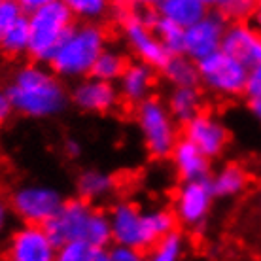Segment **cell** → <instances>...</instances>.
Here are the masks:
<instances>
[{
	"label": "cell",
	"instance_id": "44dd1931",
	"mask_svg": "<svg viewBox=\"0 0 261 261\" xmlns=\"http://www.w3.org/2000/svg\"><path fill=\"white\" fill-rule=\"evenodd\" d=\"M155 12L186 31L188 27L201 19L208 12V8L201 0H163Z\"/></svg>",
	"mask_w": 261,
	"mask_h": 261
},
{
	"label": "cell",
	"instance_id": "1f68e13d",
	"mask_svg": "<svg viewBox=\"0 0 261 261\" xmlns=\"http://www.w3.org/2000/svg\"><path fill=\"white\" fill-rule=\"evenodd\" d=\"M110 254L114 261H144V255L140 250L130 248V246H121V244H114L110 248Z\"/></svg>",
	"mask_w": 261,
	"mask_h": 261
},
{
	"label": "cell",
	"instance_id": "6da1fadb",
	"mask_svg": "<svg viewBox=\"0 0 261 261\" xmlns=\"http://www.w3.org/2000/svg\"><path fill=\"white\" fill-rule=\"evenodd\" d=\"M15 114L27 119H53L70 106V91L49 65L25 63L4 85Z\"/></svg>",
	"mask_w": 261,
	"mask_h": 261
},
{
	"label": "cell",
	"instance_id": "74e56055",
	"mask_svg": "<svg viewBox=\"0 0 261 261\" xmlns=\"http://www.w3.org/2000/svg\"><path fill=\"white\" fill-rule=\"evenodd\" d=\"M17 2H19V6L25 10V13H29V12H33V10H36V8L47 4V2H53V0H17Z\"/></svg>",
	"mask_w": 261,
	"mask_h": 261
},
{
	"label": "cell",
	"instance_id": "ac0fdd59",
	"mask_svg": "<svg viewBox=\"0 0 261 261\" xmlns=\"http://www.w3.org/2000/svg\"><path fill=\"white\" fill-rule=\"evenodd\" d=\"M165 105L174 121L184 127L193 118H197L201 112H204V95H202L201 85L170 87V91L167 93V98H165Z\"/></svg>",
	"mask_w": 261,
	"mask_h": 261
},
{
	"label": "cell",
	"instance_id": "9a60e30c",
	"mask_svg": "<svg viewBox=\"0 0 261 261\" xmlns=\"http://www.w3.org/2000/svg\"><path fill=\"white\" fill-rule=\"evenodd\" d=\"M222 51L241 61L244 66L254 68L261 63V33L252 23L233 21L225 31Z\"/></svg>",
	"mask_w": 261,
	"mask_h": 261
},
{
	"label": "cell",
	"instance_id": "83f0119b",
	"mask_svg": "<svg viewBox=\"0 0 261 261\" xmlns=\"http://www.w3.org/2000/svg\"><path fill=\"white\" fill-rule=\"evenodd\" d=\"M112 227L108 212L97 208L93 214L91 225H89V235H87V244L93 248H110L112 244Z\"/></svg>",
	"mask_w": 261,
	"mask_h": 261
},
{
	"label": "cell",
	"instance_id": "e0dca14e",
	"mask_svg": "<svg viewBox=\"0 0 261 261\" xmlns=\"http://www.w3.org/2000/svg\"><path fill=\"white\" fill-rule=\"evenodd\" d=\"M172 170L180 182H191V180H204L210 178V161L201 150H197L186 138H180L174 150L170 153Z\"/></svg>",
	"mask_w": 261,
	"mask_h": 261
},
{
	"label": "cell",
	"instance_id": "5b68a950",
	"mask_svg": "<svg viewBox=\"0 0 261 261\" xmlns=\"http://www.w3.org/2000/svg\"><path fill=\"white\" fill-rule=\"evenodd\" d=\"M116 23H118L119 34L123 38L125 46L135 55V59L153 66L155 70H161L170 55L159 42L151 27L150 12H138V10H130L119 4Z\"/></svg>",
	"mask_w": 261,
	"mask_h": 261
},
{
	"label": "cell",
	"instance_id": "4316f807",
	"mask_svg": "<svg viewBox=\"0 0 261 261\" xmlns=\"http://www.w3.org/2000/svg\"><path fill=\"white\" fill-rule=\"evenodd\" d=\"M184 252H186V237L180 229L172 231L169 235L153 244L150 248L148 261H182Z\"/></svg>",
	"mask_w": 261,
	"mask_h": 261
},
{
	"label": "cell",
	"instance_id": "ab89813d",
	"mask_svg": "<svg viewBox=\"0 0 261 261\" xmlns=\"http://www.w3.org/2000/svg\"><path fill=\"white\" fill-rule=\"evenodd\" d=\"M248 108H250V112H252V116L261 123V98H257V100H248Z\"/></svg>",
	"mask_w": 261,
	"mask_h": 261
},
{
	"label": "cell",
	"instance_id": "3957f363",
	"mask_svg": "<svg viewBox=\"0 0 261 261\" xmlns=\"http://www.w3.org/2000/svg\"><path fill=\"white\" fill-rule=\"evenodd\" d=\"M29 23V59L49 65L61 40L76 23L74 15L63 0H53L27 13Z\"/></svg>",
	"mask_w": 261,
	"mask_h": 261
},
{
	"label": "cell",
	"instance_id": "30bf717a",
	"mask_svg": "<svg viewBox=\"0 0 261 261\" xmlns=\"http://www.w3.org/2000/svg\"><path fill=\"white\" fill-rule=\"evenodd\" d=\"M97 206L91 202L84 201L80 197L66 199L61 210L55 214L53 220L44 225L53 244L59 248L61 244L70 241H85L89 235V225H91L93 214Z\"/></svg>",
	"mask_w": 261,
	"mask_h": 261
},
{
	"label": "cell",
	"instance_id": "ffe728a7",
	"mask_svg": "<svg viewBox=\"0 0 261 261\" xmlns=\"http://www.w3.org/2000/svg\"><path fill=\"white\" fill-rule=\"evenodd\" d=\"M250 184L248 170L241 163H225L210 174V186L216 199H235L242 195Z\"/></svg>",
	"mask_w": 261,
	"mask_h": 261
},
{
	"label": "cell",
	"instance_id": "7a4b0ae2",
	"mask_svg": "<svg viewBox=\"0 0 261 261\" xmlns=\"http://www.w3.org/2000/svg\"><path fill=\"white\" fill-rule=\"evenodd\" d=\"M108 47V33L98 23L76 21L66 36L61 40L57 51L49 61L51 68L61 80L78 82L91 76V70L100 53Z\"/></svg>",
	"mask_w": 261,
	"mask_h": 261
},
{
	"label": "cell",
	"instance_id": "d590c367",
	"mask_svg": "<svg viewBox=\"0 0 261 261\" xmlns=\"http://www.w3.org/2000/svg\"><path fill=\"white\" fill-rule=\"evenodd\" d=\"M63 151H65L70 159H78V157L82 155V151H84V146H82V142H80L78 138L68 137L65 142H63Z\"/></svg>",
	"mask_w": 261,
	"mask_h": 261
},
{
	"label": "cell",
	"instance_id": "52a82bcc",
	"mask_svg": "<svg viewBox=\"0 0 261 261\" xmlns=\"http://www.w3.org/2000/svg\"><path fill=\"white\" fill-rule=\"evenodd\" d=\"M63 191L51 184L27 182L17 186L10 195L13 216L29 225H46L65 204Z\"/></svg>",
	"mask_w": 261,
	"mask_h": 261
},
{
	"label": "cell",
	"instance_id": "277c9868",
	"mask_svg": "<svg viewBox=\"0 0 261 261\" xmlns=\"http://www.w3.org/2000/svg\"><path fill=\"white\" fill-rule=\"evenodd\" d=\"M135 123L148 155L157 161L169 159L174 146L182 138L178 129L180 125L170 116L165 100L157 97H150L135 106Z\"/></svg>",
	"mask_w": 261,
	"mask_h": 261
},
{
	"label": "cell",
	"instance_id": "484cf974",
	"mask_svg": "<svg viewBox=\"0 0 261 261\" xmlns=\"http://www.w3.org/2000/svg\"><path fill=\"white\" fill-rule=\"evenodd\" d=\"M76 21L98 23L114 8V0H63Z\"/></svg>",
	"mask_w": 261,
	"mask_h": 261
},
{
	"label": "cell",
	"instance_id": "7c38bea8",
	"mask_svg": "<svg viewBox=\"0 0 261 261\" xmlns=\"http://www.w3.org/2000/svg\"><path fill=\"white\" fill-rule=\"evenodd\" d=\"M182 138L193 144L197 150H201L210 161H214L225 153L231 142V133L220 116L204 110L190 123L184 125Z\"/></svg>",
	"mask_w": 261,
	"mask_h": 261
},
{
	"label": "cell",
	"instance_id": "d6a6232c",
	"mask_svg": "<svg viewBox=\"0 0 261 261\" xmlns=\"http://www.w3.org/2000/svg\"><path fill=\"white\" fill-rule=\"evenodd\" d=\"M246 97L248 100H257L261 98V63L250 68L248 85H246Z\"/></svg>",
	"mask_w": 261,
	"mask_h": 261
},
{
	"label": "cell",
	"instance_id": "e575fe53",
	"mask_svg": "<svg viewBox=\"0 0 261 261\" xmlns=\"http://www.w3.org/2000/svg\"><path fill=\"white\" fill-rule=\"evenodd\" d=\"M12 114H13V108H12V102H10V97H8L6 87L0 85V127L12 118Z\"/></svg>",
	"mask_w": 261,
	"mask_h": 261
},
{
	"label": "cell",
	"instance_id": "4dcf8cb0",
	"mask_svg": "<svg viewBox=\"0 0 261 261\" xmlns=\"http://www.w3.org/2000/svg\"><path fill=\"white\" fill-rule=\"evenodd\" d=\"M15 218L12 210V204H10V199L0 195V241L10 233L12 229V220Z\"/></svg>",
	"mask_w": 261,
	"mask_h": 261
},
{
	"label": "cell",
	"instance_id": "ba28073f",
	"mask_svg": "<svg viewBox=\"0 0 261 261\" xmlns=\"http://www.w3.org/2000/svg\"><path fill=\"white\" fill-rule=\"evenodd\" d=\"M114 244L130 246L140 252L150 250L157 242L150 225L148 210L140 208L137 202L119 199L108 210Z\"/></svg>",
	"mask_w": 261,
	"mask_h": 261
},
{
	"label": "cell",
	"instance_id": "b9f144b4",
	"mask_svg": "<svg viewBox=\"0 0 261 261\" xmlns=\"http://www.w3.org/2000/svg\"><path fill=\"white\" fill-rule=\"evenodd\" d=\"M144 261H148V259H146V257H144Z\"/></svg>",
	"mask_w": 261,
	"mask_h": 261
},
{
	"label": "cell",
	"instance_id": "d6986e66",
	"mask_svg": "<svg viewBox=\"0 0 261 261\" xmlns=\"http://www.w3.org/2000/svg\"><path fill=\"white\" fill-rule=\"evenodd\" d=\"M118 180L116 176L102 169H84L76 178V193L80 199L91 202H102L106 199H110L116 191Z\"/></svg>",
	"mask_w": 261,
	"mask_h": 261
},
{
	"label": "cell",
	"instance_id": "d4e9b609",
	"mask_svg": "<svg viewBox=\"0 0 261 261\" xmlns=\"http://www.w3.org/2000/svg\"><path fill=\"white\" fill-rule=\"evenodd\" d=\"M0 53L6 55V57H12V59L29 55V23H27V15L0 34Z\"/></svg>",
	"mask_w": 261,
	"mask_h": 261
},
{
	"label": "cell",
	"instance_id": "603a6c76",
	"mask_svg": "<svg viewBox=\"0 0 261 261\" xmlns=\"http://www.w3.org/2000/svg\"><path fill=\"white\" fill-rule=\"evenodd\" d=\"M129 65V61L125 57L123 51H119L118 47H106L105 51L100 53V57L97 59L95 66L91 70V76L102 82H110V84H118V80L121 78V74L125 72Z\"/></svg>",
	"mask_w": 261,
	"mask_h": 261
},
{
	"label": "cell",
	"instance_id": "f546056e",
	"mask_svg": "<svg viewBox=\"0 0 261 261\" xmlns=\"http://www.w3.org/2000/svg\"><path fill=\"white\" fill-rule=\"evenodd\" d=\"M27 13L17 0H0V34L23 19Z\"/></svg>",
	"mask_w": 261,
	"mask_h": 261
},
{
	"label": "cell",
	"instance_id": "f35d334b",
	"mask_svg": "<svg viewBox=\"0 0 261 261\" xmlns=\"http://www.w3.org/2000/svg\"><path fill=\"white\" fill-rule=\"evenodd\" d=\"M201 2L208 8V10H220V12H222L223 8L227 6L229 0H201Z\"/></svg>",
	"mask_w": 261,
	"mask_h": 261
},
{
	"label": "cell",
	"instance_id": "4fadbf2b",
	"mask_svg": "<svg viewBox=\"0 0 261 261\" xmlns=\"http://www.w3.org/2000/svg\"><path fill=\"white\" fill-rule=\"evenodd\" d=\"M57 246L44 225L23 223L6 241V261H55Z\"/></svg>",
	"mask_w": 261,
	"mask_h": 261
},
{
	"label": "cell",
	"instance_id": "2e32d148",
	"mask_svg": "<svg viewBox=\"0 0 261 261\" xmlns=\"http://www.w3.org/2000/svg\"><path fill=\"white\" fill-rule=\"evenodd\" d=\"M157 70L142 61H129V65L118 80V91L121 102L130 106H138L140 102L153 97Z\"/></svg>",
	"mask_w": 261,
	"mask_h": 261
},
{
	"label": "cell",
	"instance_id": "8992f818",
	"mask_svg": "<svg viewBox=\"0 0 261 261\" xmlns=\"http://www.w3.org/2000/svg\"><path fill=\"white\" fill-rule=\"evenodd\" d=\"M199 85L204 91L222 98H237L246 95L250 68L225 51H216L197 63Z\"/></svg>",
	"mask_w": 261,
	"mask_h": 261
},
{
	"label": "cell",
	"instance_id": "60d3db41",
	"mask_svg": "<svg viewBox=\"0 0 261 261\" xmlns=\"http://www.w3.org/2000/svg\"><path fill=\"white\" fill-rule=\"evenodd\" d=\"M252 25L261 33V0H257V6H255L254 13H252Z\"/></svg>",
	"mask_w": 261,
	"mask_h": 261
},
{
	"label": "cell",
	"instance_id": "8fae6325",
	"mask_svg": "<svg viewBox=\"0 0 261 261\" xmlns=\"http://www.w3.org/2000/svg\"><path fill=\"white\" fill-rule=\"evenodd\" d=\"M229 19L220 10H208L201 19L184 31V55L199 63L222 49Z\"/></svg>",
	"mask_w": 261,
	"mask_h": 261
},
{
	"label": "cell",
	"instance_id": "7402d4cb",
	"mask_svg": "<svg viewBox=\"0 0 261 261\" xmlns=\"http://www.w3.org/2000/svg\"><path fill=\"white\" fill-rule=\"evenodd\" d=\"M161 76L170 87H191L199 85V68L188 55H172L161 68Z\"/></svg>",
	"mask_w": 261,
	"mask_h": 261
},
{
	"label": "cell",
	"instance_id": "836d02e7",
	"mask_svg": "<svg viewBox=\"0 0 261 261\" xmlns=\"http://www.w3.org/2000/svg\"><path fill=\"white\" fill-rule=\"evenodd\" d=\"M163 0H119V4L130 10H138V12H153L159 8Z\"/></svg>",
	"mask_w": 261,
	"mask_h": 261
},
{
	"label": "cell",
	"instance_id": "8d00e7d4",
	"mask_svg": "<svg viewBox=\"0 0 261 261\" xmlns=\"http://www.w3.org/2000/svg\"><path fill=\"white\" fill-rule=\"evenodd\" d=\"M87 261H114L112 259L110 248H91V254Z\"/></svg>",
	"mask_w": 261,
	"mask_h": 261
},
{
	"label": "cell",
	"instance_id": "5bb4252c",
	"mask_svg": "<svg viewBox=\"0 0 261 261\" xmlns=\"http://www.w3.org/2000/svg\"><path fill=\"white\" fill-rule=\"evenodd\" d=\"M121 97H119L118 85L110 82H102L93 76L78 80L70 89V105L78 108L84 114L93 116H106L119 108Z\"/></svg>",
	"mask_w": 261,
	"mask_h": 261
},
{
	"label": "cell",
	"instance_id": "9c48e42d",
	"mask_svg": "<svg viewBox=\"0 0 261 261\" xmlns=\"http://www.w3.org/2000/svg\"><path fill=\"white\" fill-rule=\"evenodd\" d=\"M216 195L210 186V178L180 182L172 193V212L178 225L188 229L202 227L208 220Z\"/></svg>",
	"mask_w": 261,
	"mask_h": 261
},
{
	"label": "cell",
	"instance_id": "cb8c5ba5",
	"mask_svg": "<svg viewBox=\"0 0 261 261\" xmlns=\"http://www.w3.org/2000/svg\"><path fill=\"white\" fill-rule=\"evenodd\" d=\"M150 23L155 31L159 42L163 44V47L167 49L170 57L172 55H182L184 53V29H180L178 25H174L172 21L161 17L159 13L153 10L150 12Z\"/></svg>",
	"mask_w": 261,
	"mask_h": 261
},
{
	"label": "cell",
	"instance_id": "f1b7e54d",
	"mask_svg": "<svg viewBox=\"0 0 261 261\" xmlns=\"http://www.w3.org/2000/svg\"><path fill=\"white\" fill-rule=\"evenodd\" d=\"M91 248L85 241H70L61 244L57 248V257L55 261H87Z\"/></svg>",
	"mask_w": 261,
	"mask_h": 261
}]
</instances>
